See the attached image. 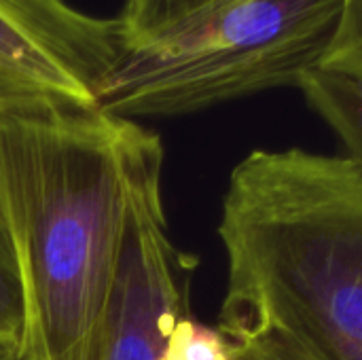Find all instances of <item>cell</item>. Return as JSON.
Masks as SVG:
<instances>
[{
    "label": "cell",
    "instance_id": "cell-6",
    "mask_svg": "<svg viewBox=\"0 0 362 360\" xmlns=\"http://www.w3.org/2000/svg\"><path fill=\"white\" fill-rule=\"evenodd\" d=\"M314 112L339 136L348 157L362 166V85L329 70L308 72L299 87Z\"/></svg>",
    "mask_w": 362,
    "mask_h": 360
},
{
    "label": "cell",
    "instance_id": "cell-1",
    "mask_svg": "<svg viewBox=\"0 0 362 360\" xmlns=\"http://www.w3.org/2000/svg\"><path fill=\"white\" fill-rule=\"evenodd\" d=\"M144 125L59 95L0 100V191L23 286L17 360H106Z\"/></svg>",
    "mask_w": 362,
    "mask_h": 360
},
{
    "label": "cell",
    "instance_id": "cell-12",
    "mask_svg": "<svg viewBox=\"0 0 362 360\" xmlns=\"http://www.w3.org/2000/svg\"><path fill=\"white\" fill-rule=\"evenodd\" d=\"M0 360H17V350L0 346Z\"/></svg>",
    "mask_w": 362,
    "mask_h": 360
},
{
    "label": "cell",
    "instance_id": "cell-4",
    "mask_svg": "<svg viewBox=\"0 0 362 360\" xmlns=\"http://www.w3.org/2000/svg\"><path fill=\"white\" fill-rule=\"evenodd\" d=\"M163 144L142 129L129 161L127 212L106 360H161L176 320L191 312L195 257L180 250L161 197Z\"/></svg>",
    "mask_w": 362,
    "mask_h": 360
},
{
    "label": "cell",
    "instance_id": "cell-8",
    "mask_svg": "<svg viewBox=\"0 0 362 360\" xmlns=\"http://www.w3.org/2000/svg\"><path fill=\"white\" fill-rule=\"evenodd\" d=\"M25 310L17 250L0 191V346L19 352Z\"/></svg>",
    "mask_w": 362,
    "mask_h": 360
},
{
    "label": "cell",
    "instance_id": "cell-2",
    "mask_svg": "<svg viewBox=\"0 0 362 360\" xmlns=\"http://www.w3.org/2000/svg\"><path fill=\"white\" fill-rule=\"evenodd\" d=\"M218 236L227 337L280 331L322 360H362V166L252 151L231 172Z\"/></svg>",
    "mask_w": 362,
    "mask_h": 360
},
{
    "label": "cell",
    "instance_id": "cell-3",
    "mask_svg": "<svg viewBox=\"0 0 362 360\" xmlns=\"http://www.w3.org/2000/svg\"><path fill=\"white\" fill-rule=\"evenodd\" d=\"M346 0H235L157 40L125 45L95 91L117 117H174L299 87L322 68Z\"/></svg>",
    "mask_w": 362,
    "mask_h": 360
},
{
    "label": "cell",
    "instance_id": "cell-9",
    "mask_svg": "<svg viewBox=\"0 0 362 360\" xmlns=\"http://www.w3.org/2000/svg\"><path fill=\"white\" fill-rule=\"evenodd\" d=\"M161 360H233V346L218 327H208L189 312L168 333Z\"/></svg>",
    "mask_w": 362,
    "mask_h": 360
},
{
    "label": "cell",
    "instance_id": "cell-11",
    "mask_svg": "<svg viewBox=\"0 0 362 360\" xmlns=\"http://www.w3.org/2000/svg\"><path fill=\"white\" fill-rule=\"evenodd\" d=\"M233 346V360H322L297 339L274 331H255L229 337Z\"/></svg>",
    "mask_w": 362,
    "mask_h": 360
},
{
    "label": "cell",
    "instance_id": "cell-5",
    "mask_svg": "<svg viewBox=\"0 0 362 360\" xmlns=\"http://www.w3.org/2000/svg\"><path fill=\"white\" fill-rule=\"evenodd\" d=\"M123 47L119 17H95L66 0H0V100L95 102Z\"/></svg>",
    "mask_w": 362,
    "mask_h": 360
},
{
    "label": "cell",
    "instance_id": "cell-10",
    "mask_svg": "<svg viewBox=\"0 0 362 360\" xmlns=\"http://www.w3.org/2000/svg\"><path fill=\"white\" fill-rule=\"evenodd\" d=\"M322 70L335 72L362 85V0H346L333 45Z\"/></svg>",
    "mask_w": 362,
    "mask_h": 360
},
{
    "label": "cell",
    "instance_id": "cell-7",
    "mask_svg": "<svg viewBox=\"0 0 362 360\" xmlns=\"http://www.w3.org/2000/svg\"><path fill=\"white\" fill-rule=\"evenodd\" d=\"M235 0H125L119 15L125 45H138L174 34Z\"/></svg>",
    "mask_w": 362,
    "mask_h": 360
}]
</instances>
